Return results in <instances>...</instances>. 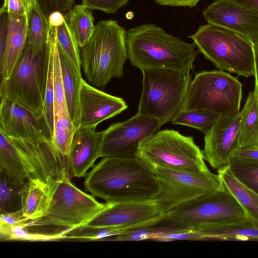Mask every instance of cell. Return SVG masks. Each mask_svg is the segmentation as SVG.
<instances>
[{
    "label": "cell",
    "mask_w": 258,
    "mask_h": 258,
    "mask_svg": "<svg viewBox=\"0 0 258 258\" xmlns=\"http://www.w3.org/2000/svg\"><path fill=\"white\" fill-rule=\"evenodd\" d=\"M84 185L108 203L153 201L161 189L153 169L138 157L102 158L87 173Z\"/></svg>",
    "instance_id": "6da1fadb"
},
{
    "label": "cell",
    "mask_w": 258,
    "mask_h": 258,
    "mask_svg": "<svg viewBox=\"0 0 258 258\" xmlns=\"http://www.w3.org/2000/svg\"><path fill=\"white\" fill-rule=\"evenodd\" d=\"M126 43L128 59L141 71L157 69L190 73L200 52L194 42H186L153 24L126 30Z\"/></svg>",
    "instance_id": "7a4b0ae2"
},
{
    "label": "cell",
    "mask_w": 258,
    "mask_h": 258,
    "mask_svg": "<svg viewBox=\"0 0 258 258\" xmlns=\"http://www.w3.org/2000/svg\"><path fill=\"white\" fill-rule=\"evenodd\" d=\"M80 58L86 79L95 87L102 88L113 78H121L128 58L126 31L116 20L99 21L91 39L80 47Z\"/></svg>",
    "instance_id": "3957f363"
},
{
    "label": "cell",
    "mask_w": 258,
    "mask_h": 258,
    "mask_svg": "<svg viewBox=\"0 0 258 258\" xmlns=\"http://www.w3.org/2000/svg\"><path fill=\"white\" fill-rule=\"evenodd\" d=\"M188 37L193 40L200 52L220 70L244 77L254 76L252 43L243 35L208 23L200 26Z\"/></svg>",
    "instance_id": "277c9868"
},
{
    "label": "cell",
    "mask_w": 258,
    "mask_h": 258,
    "mask_svg": "<svg viewBox=\"0 0 258 258\" xmlns=\"http://www.w3.org/2000/svg\"><path fill=\"white\" fill-rule=\"evenodd\" d=\"M142 90L137 113L157 119L161 126L184 110L190 73L166 69L142 71Z\"/></svg>",
    "instance_id": "5b68a950"
},
{
    "label": "cell",
    "mask_w": 258,
    "mask_h": 258,
    "mask_svg": "<svg viewBox=\"0 0 258 258\" xmlns=\"http://www.w3.org/2000/svg\"><path fill=\"white\" fill-rule=\"evenodd\" d=\"M49 65V50L37 52L27 44L10 76L1 81V98L13 100L39 114H43Z\"/></svg>",
    "instance_id": "8992f818"
},
{
    "label": "cell",
    "mask_w": 258,
    "mask_h": 258,
    "mask_svg": "<svg viewBox=\"0 0 258 258\" xmlns=\"http://www.w3.org/2000/svg\"><path fill=\"white\" fill-rule=\"evenodd\" d=\"M138 157L152 168L202 172L209 170L202 151L190 136L166 129L156 132L140 145Z\"/></svg>",
    "instance_id": "52a82bcc"
},
{
    "label": "cell",
    "mask_w": 258,
    "mask_h": 258,
    "mask_svg": "<svg viewBox=\"0 0 258 258\" xmlns=\"http://www.w3.org/2000/svg\"><path fill=\"white\" fill-rule=\"evenodd\" d=\"M242 84L223 71H202L188 86L183 110H204L218 117L239 111Z\"/></svg>",
    "instance_id": "ba28073f"
},
{
    "label": "cell",
    "mask_w": 258,
    "mask_h": 258,
    "mask_svg": "<svg viewBox=\"0 0 258 258\" xmlns=\"http://www.w3.org/2000/svg\"><path fill=\"white\" fill-rule=\"evenodd\" d=\"M66 176L57 183L48 211L43 217L28 221L30 226H56L73 229L83 226L102 211L107 203L97 201Z\"/></svg>",
    "instance_id": "9c48e42d"
},
{
    "label": "cell",
    "mask_w": 258,
    "mask_h": 258,
    "mask_svg": "<svg viewBox=\"0 0 258 258\" xmlns=\"http://www.w3.org/2000/svg\"><path fill=\"white\" fill-rule=\"evenodd\" d=\"M153 169L161 185L153 201L163 215L180 205L215 191L221 184L218 174L209 170L191 172L162 167Z\"/></svg>",
    "instance_id": "30bf717a"
},
{
    "label": "cell",
    "mask_w": 258,
    "mask_h": 258,
    "mask_svg": "<svg viewBox=\"0 0 258 258\" xmlns=\"http://www.w3.org/2000/svg\"><path fill=\"white\" fill-rule=\"evenodd\" d=\"M167 214L190 228L248 218L244 209L222 181L220 187L215 191L180 205Z\"/></svg>",
    "instance_id": "8fae6325"
},
{
    "label": "cell",
    "mask_w": 258,
    "mask_h": 258,
    "mask_svg": "<svg viewBox=\"0 0 258 258\" xmlns=\"http://www.w3.org/2000/svg\"><path fill=\"white\" fill-rule=\"evenodd\" d=\"M7 137L18 153L29 177L53 184L66 176L72 177L67 157L57 150L50 137L42 136L26 141Z\"/></svg>",
    "instance_id": "7c38bea8"
},
{
    "label": "cell",
    "mask_w": 258,
    "mask_h": 258,
    "mask_svg": "<svg viewBox=\"0 0 258 258\" xmlns=\"http://www.w3.org/2000/svg\"><path fill=\"white\" fill-rule=\"evenodd\" d=\"M161 126L157 119L138 113L112 124L104 131L100 158L138 157L140 144Z\"/></svg>",
    "instance_id": "4fadbf2b"
},
{
    "label": "cell",
    "mask_w": 258,
    "mask_h": 258,
    "mask_svg": "<svg viewBox=\"0 0 258 258\" xmlns=\"http://www.w3.org/2000/svg\"><path fill=\"white\" fill-rule=\"evenodd\" d=\"M106 203V207L83 226L118 227L126 233L163 215L153 201Z\"/></svg>",
    "instance_id": "5bb4252c"
},
{
    "label": "cell",
    "mask_w": 258,
    "mask_h": 258,
    "mask_svg": "<svg viewBox=\"0 0 258 258\" xmlns=\"http://www.w3.org/2000/svg\"><path fill=\"white\" fill-rule=\"evenodd\" d=\"M240 111L219 117L205 135L204 159L217 171L228 165L233 152L239 148Z\"/></svg>",
    "instance_id": "9a60e30c"
},
{
    "label": "cell",
    "mask_w": 258,
    "mask_h": 258,
    "mask_svg": "<svg viewBox=\"0 0 258 258\" xmlns=\"http://www.w3.org/2000/svg\"><path fill=\"white\" fill-rule=\"evenodd\" d=\"M0 130L9 137L26 141H33L42 136L51 138L43 114L39 115L6 98H1Z\"/></svg>",
    "instance_id": "2e32d148"
},
{
    "label": "cell",
    "mask_w": 258,
    "mask_h": 258,
    "mask_svg": "<svg viewBox=\"0 0 258 258\" xmlns=\"http://www.w3.org/2000/svg\"><path fill=\"white\" fill-rule=\"evenodd\" d=\"M203 15L208 23L235 31L250 41L258 31V11L235 0H215Z\"/></svg>",
    "instance_id": "e0dca14e"
},
{
    "label": "cell",
    "mask_w": 258,
    "mask_h": 258,
    "mask_svg": "<svg viewBox=\"0 0 258 258\" xmlns=\"http://www.w3.org/2000/svg\"><path fill=\"white\" fill-rule=\"evenodd\" d=\"M127 107L123 98L102 91L83 79L78 127H96L101 122L116 116Z\"/></svg>",
    "instance_id": "ac0fdd59"
},
{
    "label": "cell",
    "mask_w": 258,
    "mask_h": 258,
    "mask_svg": "<svg viewBox=\"0 0 258 258\" xmlns=\"http://www.w3.org/2000/svg\"><path fill=\"white\" fill-rule=\"evenodd\" d=\"M96 127H78L76 130L67 156L71 175L86 176L88 170L100 158L104 131L96 132Z\"/></svg>",
    "instance_id": "d6986e66"
},
{
    "label": "cell",
    "mask_w": 258,
    "mask_h": 258,
    "mask_svg": "<svg viewBox=\"0 0 258 258\" xmlns=\"http://www.w3.org/2000/svg\"><path fill=\"white\" fill-rule=\"evenodd\" d=\"M5 48L0 57L1 81L10 76L27 43L28 16L7 14Z\"/></svg>",
    "instance_id": "ffe728a7"
},
{
    "label": "cell",
    "mask_w": 258,
    "mask_h": 258,
    "mask_svg": "<svg viewBox=\"0 0 258 258\" xmlns=\"http://www.w3.org/2000/svg\"><path fill=\"white\" fill-rule=\"evenodd\" d=\"M56 183H47L39 178L30 177L20 192V209L27 221L40 219L50 207Z\"/></svg>",
    "instance_id": "44dd1931"
},
{
    "label": "cell",
    "mask_w": 258,
    "mask_h": 258,
    "mask_svg": "<svg viewBox=\"0 0 258 258\" xmlns=\"http://www.w3.org/2000/svg\"><path fill=\"white\" fill-rule=\"evenodd\" d=\"M194 229L207 240L258 239V226L248 218L225 223L203 225Z\"/></svg>",
    "instance_id": "7402d4cb"
},
{
    "label": "cell",
    "mask_w": 258,
    "mask_h": 258,
    "mask_svg": "<svg viewBox=\"0 0 258 258\" xmlns=\"http://www.w3.org/2000/svg\"><path fill=\"white\" fill-rule=\"evenodd\" d=\"M190 229L185 223L168 215H163L150 223L122 234L106 238L102 241L156 240L165 234Z\"/></svg>",
    "instance_id": "603a6c76"
},
{
    "label": "cell",
    "mask_w": 258,
    "mask_h": 258,
    "mask_svg": "<svg viewBox=\"0 0 258 258\" xmlns=\"http://www.w3.org/2000/svg\"><path fill=\"white\" fill-rule=\"evenodd\" d=\"M60 63L68 109L77 128L80 120V93L82 75L58 46Z\"/></svg>",
    "instance_id": "cb8c5ba5"
},
{
    "label": "cell",
    "mask_w": 258,
    "mask_h": 258,
    "mask_svg": "<svg viewBox=\"0 0 258 258\" xmlns=\"http://www.w3.org/2000/svg\"><path fill=\"white\" fill-rule=\"evenodd\" d=\"M217 172L221 181L244 209L247 217L258 226V194L237 179L228 165Z\"/></svg>",
    "instance_id": "d4e9b609"
},
{
    "label": "cell",
    "mask_w": 258,
    "mask_h": 258,
    "mask_svg": "<svg viewBox=\"0 0 258 258\" xmlns=\"http://www.w3.org/2000/svg\"><path fill=\"white\" fill-rule=\"evenodd\" d=\"M240 115L239 148L258 147V97L254 89L249 93Z\"/></svg>",
    "instance_id": "484cf974"
},
{
    "label": "cell",
    "mask_w": 258,
    "mask_h": 258,
    "mask_svg": "<svg viewBox=\"0 0 258 258\" xmlns=\"http://www.w3.org/2000/svg\"><path fill=\"white\" fill-rule=\"evenodd\" d=\"M0 171L9 179L22 187L29 178L22 161L7 136L0 130Z\"/></svg>",
    "instance_id": "4316f807"
},
{
    "label": "cell",
    "mask_w": 258,
    "mask_h": 258,
    "mask_svg": "<svg viewBox=\"0 0 258 258\" xmlns=\"http://www.w3.org/2000/svg\"><path fill=\"white\" fill-rule=\"evenodd\" d=\"M90 10L83 4L77 5L64 15L80 47L89 41L95 30L94 19Z\"/></svg>",
    "instance_id": "83f0119b"
},
{
    "label": "cell",
    "mask_w": 258,
    "mask_h": 258,
    "mask_svg": "<svg viewBox=\"0 0 258 258\" xmlns=\"http://www.w3.org/2000/svg\"><path fill=\"white\" fill-rule=\"evenodd\" d=\"M49 30L48 16L37 3L28 15L27 44L33 51L37 52L45 48Z\"/></svg>",
    "instance_id": "f1b7e54d"
},
{
    "label": "cell",
    "mask_w": 258,
    "mask_h": 258,
    "mask_svg": "<svg viewBox=\"0 0 258 258\" xmlns=\"http://www.w3.org/2000/svg\"><path fill=\"white\" fill-rule=\"evenodd\" d=\"M77 128L68 110L54 114L52 141L57 150L67 157Z\"/></svg>",
    "instance_id": "f546056e"
},
{
    "label": "cell",
    "mask_w": 258,
    "mask_h": 258,
    "mask_svg": "<svg viewBox=\"0 0 258 258\" xmlns=\"http://www.w3.org/2000/svg\"><path fill=\"white\" fill-rule=\"evenodd\" d=\"M27 225L10 227L0 225L1 240H23L32 241H51L66 238L70 228L62 231L52 233L31 232L27 230Z\"/></svg>",
    "instance_id": "4dcf8cb0"
},
{
    "label": "cell",
    "mask_w": 258,
    "mask_h": 258,
    "mask_svg": "<svg viewBox=\"0 0 258 258\" xmlns=\"http://www.w3.org/2000/svg\"><path fill=\"white\" fill-rule=\"evenodd\" d=\"M228 166L237 179L258 194V161L231 156Z\"/></svg>",
    "instance_id": "1f68e13d"
},
{
    "label": "cell",
    "mask_w": 258,
    "mask_h": 258,
    "mask_svg": "<svg viewBox=\"0 0 258 258\" xmlns=\"http://www.w3.org/2000/svg\"><path fill=\"white\" fill-rule=\"evenodd\" d=\"M214 114L204 110H182L171 121L172 124L187 126L207 134L218 119Z\"/></svg>",
    "instance_id": "d6a6232c"
},
{
    "label": "cell",
    "mask_w": 258,
    "mask_h": 258,
    "mask_svg": "<svg viewBox=\"0 0 258 258\" xmlns=\"http://www.w3.org/2000/svg\"><path fill=\"white\" fill-rule=\"evenodd\" d=\"M56 34L59 47L81 74L80 47L66 20L62 25L56 27Z\"/></svg>",
    "instance_id": "836d02e7"
},
{
    "label": "cell",
    "mask_w": 258,
    "mask_h": 258,
    "mask_svg": "<svg viewBox=\"0 0 258 258\" xmlns=\"http://www.w3.org/2000/svg\"><path fill=\"white\" fill-rule=\"evenodd\" d=\"M1 213L15 211L16 204L20 201V187L12 182L7 176L1 171L0 176Z\"/></svg>",
    "instance_id": "e575fe53"
},
{
    "label": "cell",
    "mask_w": 258,
    "mask_h": 258,
    "mask_svg": "<svg viewBox=\"0 0 258 258\" xmlns=\"http://www.w3.org/2000/svg\"><path fill=\"white\" fill-rule=\"evenodd\" d=\"M47 44L49 50V65L47 81L43 104V115L49 128L51 138L54 124V90L53 83V58L51 43L48 37Z\"/></svg>",
    "instance_id": "d590c367"
},
{
    "label": "cell",
    "mask_w": 258,
    "mask_h": 258,
    "mask_svg": "<svg viewBox=\"0 0 258 258\" xmlns=\"http://www.w3.org/2000/svg\"><path fill=\"white\" fill-rule=\"evenodd\" d=\"M37 3L38 0H4L0 14L28 16Z\"/></svg>",
    "instance_id": "8d00e7d4"
},
{
    "label": "cell",
    "mask_w": 258,
    "mask_h": 258,
    "mask_svg": "<svg viewBox=\"0 0 258 258\" xmlns=\"http://www.w3.org/2000/svg\"><path fill=\"white\" fill-rule=\"evenodd\" d=\"M130 0H82V4L90 10H99L108 14L116 13Z\"/></svg>",
    "instance_id": "74e56055"
},
{
    "label": "cell",
    "mask_w": 258,
    "mask_h": 258,
    "mask_svg": "<svg viewBox=\"0 0 258 258\" xmlns=\"http://www.w3.org/2000/svg\"><path fill=\"white\" fill-rule=\"evenodd\" d=\"M74 0H38V3L47 16L53 11H58L65 15L73 7Z\"/></svg>",
    "instance_id": "f35d334b"
},
{
    "label": "cell",
    "mask_w": 258,
    "mask_h": 258,
    "mask_svg": "<svg viewBox=\"0 0 258 258\" xmlns=\"http://www.w3.org/2000/svg\"><path fill=\"white\" fill-rule=\"evenodd\" d=\"M27 223L20 209L13 212L1 213L0 225L13 227L21 225H27Z\"/></svg>",
    "instance_id": "ab89813d"
},
{
    "label": "cell",
    "mask_w": 258,
    "mask_h": 258,
    "mask_svg": "<svg viewBox=\"0 0 258 258\" xmlns=\"http://www.w3.org/2000/svg\"><path fill=\"white\" fill-rule=\"evenodd\" d=\"M161 6L181 7L192 8L196 7L201 0H154Z\"/></svg>",
    "instance_id": "60d3db41"
},
{
    "label": "cell",
    "mask_w": 258,
    "mask_h": 258,
    "mask_svg": "<svg viewBox=\"0 0 258 258\" xmlns=\"http://www.w3.org/2000/svg\"><path fill=\"white\" fill-rule=\"evenodd\" d=\"M231 156L258 161V147L246 149L238 148L233 152Z\"/></svg>",
    "instance_id": "b9f144b4"
},
{
    "label": "cell",
    "mask_w": 258,
    "mask_h": 258,
    "mask_svg": "<svg viewBox=\"0 0 258 258\" xmlns=\"http://www.w3.org/2000/svg\"><path fill=\"white\" fill-rule=\"evenodd\" d=\"M251 41L252 43L253 49L254 57V65H255V87L254 90L256 91L258 97V31L253 35Z\"/></svg>",
    "instance_id": "7bdbcfd3"
},
{
    "label": "cell",
    "mask_w": 258,
    "mask_h": 258,
    "mask_svg": "<svg viewBox=\"0 0 258 258\" xmlns=\"http://www.w3.org/2000/svg\"><path fill=\"white\" fill-rule=\"evenodd\" d=\"M49 25L51 27H58L66 22L64 15L58 11L51 12L48 16Z\"/></svg>",
    "instance_id": "ee69618b"
},
{
    "label": "cell",
    "mask_w": 258,
    "mask_h": 258,
    "mask_svg": "<svg viewBox=\"0 0 258 258\" xmlns=\"http://www.w3.org/2000/svg\"><path fill=\"white\" fill-rule=\"evenodd\" d=\"M236 1L249 6L258 11V0H235Z\"/></svg>",
    "instance_id": "f6af8a7d"
}]
</instances>
